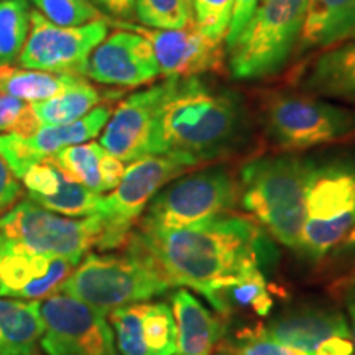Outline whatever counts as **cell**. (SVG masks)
<instances>
[{
  "label": "cell",
  "mask_w": 355,
  "mask_h": 355,
  "mask_svg": "<svg viewBox=\"0 0 355 355\" xmlns=\"http://www.w3.org/2000/svg\"><path fill=\"white\" fill-rule=\"evenodd\" d=\"M127 243L152 259L171 286H188L214 303L243 273L261 266L268 245L254 220L217 216L184 229L130 234Z\"/></svg>",
  "instance_id": "obj_1"
},
{
  "label": "cell",
  "mask_w": 355,
  "mask_h": 355,
  "mask_svg": "<svg viewBox=\"0 0 355 355\" xmlns=\"http://www.w3.org/2000/svg\"><path fill=\"white\" fill-rule=\"evenodd\" d=\"M158 115L159 155L191 166L242 152L254 139V119L241 92L201 76L170 78Z\"/></svg>",
  "instance_id": "obj_2"
},
{
  "label": "cell",
  "mask_w": 355,
  "mask_h": 355,
  "mask_svg": "<svg viewBox=\"0 0 355 355\" xmlns=\"http://www.w3.org/2000/svg\"><path fill=\"white\" fill-rule=\"evenodd\" d=\"M316 159L283 152L250 159L239 175V201L273 239L298 250Z\"/></svg>",
  "instance_id": "obj_3"
},
{
  "label": "cell",
  "mask_w": 355,
  "mask_h": 355,
  "mask_svg": "<svg viewBox=\"0 0 355 355\" xmlns=\"http://www.w3.org/2000/svg\"><path fill=\"white\" fill-rule=\"evenodd\" d=\"M125 254H89L58 291L73 296L107 316L123 306L144 303L171 288L157 263L125 243Z\"/></svg>",
  "instance_id": "obj_4"
},
{
  "label": "cell",
  "mask_w": 355,
  "mask_h": 355,
  "mask_svg": "<svg viewBox=\"0 0 355 355\" xmlns=\"http://www.w3.org/2000/svg\"><path fill=\"white\" fill-rule=\"evenodd\" d=\"M259 123L282 152H303L355 137L354 109L300 89L263 92L259 99Z\"/></svg>",
  "instance_id": "obj_5"
},
{
  "label": "cell",
  "mask_w": 355,
  "mask_h": 355,
  "mask_svg": "<svg viewBox=\"0 0 355 355\" xmlns=\"http://www.w3.org/2000/svg\"><path fill=\"white\" fill-rule=\"evenodd\" d=\"M308 0H260L227 46V73L237 81L275 76L296 51Z\"/></svg>",
  "instance_id": "obj_6"
},
{
  "label": "cell",
  "mask_w": 355,
  "mask_h": 355,
  "mask_svg": "<svg viewBox=\"0 0 355 355\" xmlns=\"http://www.w3.org/2000/svg\"><path fill=\"white\" fill-rule=\"evenodd\" d=\"M355 227V157L316 163L306 196V216L298 250L321 260Z\"/></svg>",
  "instance_id": "obj_7"
},
{
  "label": "cell",
  "mask_w": 355,
  "mask_h": 355,
  "mask_svg": "<svg viewBox=\"0 0 355 355\" xmlns=\"http://www.w3.org/2000/svg\"><path fill=\"white\" fill-rule=\"evenodd\" d=\"M239 201V180L225 166L176 178L155 194L139 219L141 232L184 229L232 211Z\"/></svg>",
  "instance_id": "obj_8"
},
{
  "label": "cell",
  "mask_w": 355,
  "mask_h": 355,
  "mask_svg": "<svg viewBox=\"0 0 355 355\" xmlns=\"http://www.w3.org/2000/svg\"><path fill=\"white\" fill-rule=\"evenodd\" d=\"M102 232L99 216L84 219L55 214L30 199H21L0 217V241L42 255L61 257L78 265L84 254L97 247Z\"/></svg>",
  "instance_id": "obj_9"
},
{
  "label": "cell",
  "mask_w": 355,
  "mask_h": 355,
  "mask_svg": "<svg viewBox=\"0 0 355 355\" xmlns=\"http://www.w3.org/2000/svg\"><path fill=\"white\" fill-rule=\"evenodd\" d=\"M193 168L173 155H152L132 162L125 168L121 183L109 196H102L99 211L102 232L99 250L125 245L146 206L159 189Z\"/></svg>",
  "instance_id": "obj_10"
},
{
  "label": "cell",
  "mask_w": 355,
  "mask_h": 355,
  "mask_svg": "<svg viewBox=\"0 0 355 355\" xmlns=\"http://www.w3.org/2000/svg\"><path fill=\"white\" fill-rule=\"evenodd\" d=\"M107 30L109 20L104 17L81 26H60L38 10H30L28 37L19 64L25 69L86 78L89 56L107 37Z\"/></svg>",
  "instance_id": "obj_11"
},
{
  "label": "cell",
  "mask_w": 355,
  "mask_h": 355,
  "mask_svg": "<svg viewBox=\"0 0 355 355\" xmlns=\"http://www.w3.org/2000/svg\"><path fill=\"white\" fill-rule=\"evenodd\" d=\"M44 355H117L104 314L63 291L42 303Z\"/></svg>",
  "instance_id": "obj_12"
},
{
  "label": "cell",
  "mask_w": 355,
  "mask_h": 355,
  "mask_svg": "<svg viewBox=\"0 0 355 355\" xmlns=\"http://www.w3.org/2000/svg\"><path fill=\"white\" fill-rule=\"evenodd\" d=\"M170 83L171 79L166 78L119 102L99 140L105 152L123 163L159 155L158 115Z\"/></svg>",
  "instance_id": "obj_13"
},
{
  "label": "cell",
  "mask_w": 355,
  "mask_h": 355,
  "mask_svg": "<svg viewBox=\"0 0 355 355\" xmlns=\"http://www.w3.org/2000/svg\"><path fill=\"white\" fill-rule=\"evenodd\" d=\"M123 28L140 33L152 44L159 74L165 78H196L207 73H227L224 40L204 35L191 24L180 30H158L123 24Z\"/></svg>",
  "instance_id": "obj_14"
},
{
  "label": "cell",
  "mask_w": 355,
  "mask_h": 355,
  "mask_svg": "<svg viewBox=\"0 0 355 355\" xmlns=\"http://www.w3.org/2000/svg\"><path fill=\"white\" fill-rule=\"evenodd\" d=\"M159 76L152 44L140 33L119 30L104 38L87 60L86 78L115 87H139Z\"/></svg>",
  "instance_id": "obj_15"
},
{
  "label": "cell",
  "mask_w": 355,
  "mask_h": 355,
  "mask_svg": "<svg viewBox=\"0 0 355 355\" xmlns=\"http://www.w3.org/2000/svg\"><path fill=\"white\" fill-rule=\"evenodd\" d=\"M76 268L61 257L42 255L0 241V296L38 301L60 290Z\"/></svg>",
  "instance_id": "obj_16"
},
{
  "label": "cell",
  "mask_w": 355,
  "mask_h": 355,
  "mask_svg": "<svg viewBox=\"0 0 355 355\" xmlns=\"http://www.w3.org/2000/svg\"><path fill=\"white\" fill-rule=\"evenodd\" d=\"M300 91L355 105V35L319 51L296 76Z\"/></svg>",
  "instance_id": "obj_17"
},
{
  "label": "cell",
  "mask_w": 355,
  "mask_h": 355,
  "mask_svg": "<svg viewBox=\"0 0 355 355\" xmlns=\"http://www.w3.org/2000/svg\"><path fill=\"white\" fill-rule=\"evenodd\" d=\"M265 332L278 344L314 355L331 337H350L347 319L334 308H303L275 318Z\"/></svg>",
  "instance_id": "obj_18"
},
{
  "label": "cell",
  "mask_w": 355,
  "mask_h": 355,
  "mask_svg": "<svg viewBox=\"0 0 355 355\" xmlns=\"http://www.w3.org/2000/svg\"><path fill=\"white\" fill-rule=\"evenodd\" d=\"M355 35V0H308L296 51H324Z\"/></svg>",
  "instance_id": "obj_19"
},
{
  "label": "cell",
  "mask_w": 355,
  "mask_h": 355,
  "mask_svg": "<svg viewBox=\"0 0 355 355\" xmlns=\"http://www.w3.org/2000/svg\"><path fill=\"white\" fill-rule=\"evenodd\" d=\"M171 303L178 329L176 355H211L222 336L217 318L186 290H178Z\"/></svg>",
  "instance_id": "obj_20"
},
{
  "label": "cell",
  "mask_w": 355,
  "mask_h": 355,
  "mask_svg": "<svg viewBox=\"0 0 355 355\" xmlns=\"http://www.w3.org/2000/svg\"><path fill=\"white\" fill-rule=\"evenodd\" d=\"M40 301L0 298V355H43Z\"/></svg>",
  "instance_id": "obj_21"
},
{
  "label": "cell",
  "mask_w": 355,
  "mask_h": 355,
  "mask_svg": "<svg viewBox=\"0 0 355 355\" xmlns=\"http://www.w3.org/2000/svg\"><path fill=\"white\" fill-rule=\"evenodd\" d=\"M115 91H101L83 78L81 81L66 89L63 94L48 101L32 104L33 112L43 125H64L96 109L99 104H110V99L117 97Z\"/></svg>",
  "instance_id": "obj_22"
},
{
  "label": "cell",
  "mask_w": 355,
  "mask_h": 355,
  "mask_svg": "<svg viewBox=\"0 0 355 355\" xmlns=\"http://www.w3.org/2000/svg\"><path fill=\"white\" fill-rule=\"evenodd\" d=\"M112 115V105L102 104L78 121L64 125H43L28 144L43 159L51 157L58 150L71 145H81L99 135Z\"/></svg>",
  "instance_id": "obj_23"
},
{
  "label": "cell",
  "mask_w": 355,
  "mask_h": 355,
  "mask_svg": "<svg viewBox=\"0 0 355 355\" xmlns=\"http://www.w3.org/2000/svg\"><path fill=\"white\" fill-rule=\"evenodd\" d=\"M81 79L73 74L13 68L10 64L0 66V92L30 104L63 94L66 89L74 86Z\"/></svg>",
  "instance_id": "obj_24"
},
{
  "label": "cell",
  "mask_w": 355,
  "mask_h": 355,
  "mask_svg": "<svg viewBox=\"0 0 355 355\" xmlns=\"http://www.w3.org/2000/svg\"><path fill=\"white\" fill-rule=\"evenodd\" d=\"M212 306L222 314H227L230 309L235 308L252 309L257 316H268L273 308V300L260 266L250 268L232 286L220 291Z\"/></svg>",
  "instance_id": "obj_25"
},
{
  "label": "cell",
  "mask_w": 355,
  "mask_h": 355,
  "mask_svg": "<svg viewBox=\"0 0 355 355\" xmlns=\"http://www.w3.org/2000/svg\"><path fill=\"white\" fill-rule=\"evenodd\" d=\"M105 150L99 144L71 145L48 157L66 180L87 186L102 194L99 163Z\"/></svg>",
  "instance_id": "obj_26"
},
{
  "label": "cell",
  "mask_w": 355,
  "mask_h": 355,
  "mask_svg": "<svg viewBox=\"0 0 355 355\" xmlns=\"http://www.w3.org/2000/svg\"><path fill=\"white\" fill-rule=\"evenodd\" d=\"M26 199L38 204L43 209L61 214L66 217H89L99 211L102 194L87 186L74 183L63 176L60 188L51 196H37V194L26 193Z\"/></svg>",
  "instance_id": "obj_27"
},
{
  "label": "cell",
  "mask_w": 355,
  "mask_h": 355,
  "mask_svg": "<svg viewBox=\"0 0 355 355\" xmlns=\"http://www.w3.org/2000/svg\"><path fill=\"white\" fill-rule=\"evenodd\" d=\"M30 26L28 0L0 2V66L19 60Z\"/></svg>",
  "instance_id": "obj_28"
},
{
  "label": "cell",
  "mask_w": 355,
  "mask_h": 355,
  "mask_svg": "<svg viewBox=\"0 0 355 355\" xmlns=\"http://www.w3.org/2000/svg\"><path fill=\"white\" fill-rule=\"evenodd\" d=\"M141 332L150 355H176L178 329L173 311L166 303H146Z\"/></svg>",
  "instance_id": "obj_29"
},
{
  "label": "cell",
  "mask_w": 355,
  "mask_h": 355,
  "mask_svg": "<svg viewBox=\"0 0 355 355\" xmlns=\"http://www.w3.org/2000/svg\"><path fill=\"white\" fill-rule=\"evenodd\" d=\"M135 17L140 24L158 30H180L194 24L186 0H135Z\"/></svg>",
  "instance_id": "obj_30"
},
{
  "label": "cell",
  "mask_w": 355,
  "mask_h": 355,
  "mask_svg": "<svg viewBox=\"0 0 355 355\" xmlns=\"http://www.w3.org/2000/svg\"><path fill=\"white\" fill-rule=\"evenodd\" d=\"M146 303H135L123 306L109 314L110 326L122 355H150L146 350L144 332H141V318H144Z\"/></svg>",
  "instance_id": "obj_31"
},
{
  "label": "cell",
  "mask_w": 355,
  "mask_h": 355,
  "mask_svg": "<svg viewBox=\"0 0 355 355\" xmlns=\"http://www.w3.org/2000/svg\"><path fill=\"white\" fill-rule=\"evenodd\" d=\"M46 20L60 26H81L102 19L91 0H32Z\"/></svg>",
  "instance_id": "obj_32"
},
{
  "label": "cell",
  "mask_w": 355,
  "mask_h": 355,
  "mask_svg": "<svg viewBox=\"0 0 355 355\" xmlns=\"http://www.w3.org/2000/svg\"><path fill=\"white\" fill-rule=\"evenodd\" d=\"M191 10L198 30L225 42L232 21L234 0H191Z\"/></svg>",
  "instance_id": "obj_33"
},
{
  "label": "cell",
  "mask_w": 355,
  "mask_h": 355,
  "mask_svg": "<svg viewBox=\"0 0 355 355\" xmlns=\"http://www.w3.org/2000/svg\"><path fill=\"white\" fill-rule=\"evenodd\" d=\"M40 127L42 123L30 102L0 92V132H10L24 139H30Z\"/></svg>",
  "instance_id": "obj_34"
},
{
  "label": "cell",
  "mask_w": 355,
  "mask_h": 355,
  "mask_svg": "<svg viewBox=\"0 0 355 355\" xmlns=\"http://www.w3.org/2000/svg\"><path fill=\"white\" fill-rule=\"evenodd\" d=\"M0 158L7 163L13 175L19 180L28 171L30 166L42 162V157L30 146L28 139L15 135V133H0Z\"/></svg>",
  "instance_id": "obj_35"
},
{
  "label": "cell",
  "mask_w": 355,
  "mask_h": 355,
  "mask_svg": "<svg viewBox=\"0 0 355 355\" xmlns=\"http://www.w3.org/2000/svg\"><path fill=\"white\" fill-rule=\"evenodd\" d=\"M61 180H63V175L50 158H44L42 162L35 163L21 178L28 193L37 194V196H51V194H55L60 188Z\"/></svg>",
  "instance_id": "obj_36"
},
{
  "label": "cell",
  "mask_w": 355,
  "mask_h": 355,
  "mask_svg": "<svg viewBox=\"0 0 355 355\" xmlns=\"http://www.w3.org/2000/svg\"><path fill=\"white\" fill-rule=\"evenodd\" d=\"M230 355H309L301 350L278 344L266 334L265 329L242 336Z\"/></svg>",
  "instance_id": "obj_37"
},
{
  "label": "cell",
  "mask_w": 355,
  "mask_h": 355,
  "mask_svg": "<svg viewBox=\"0 0 355 355\" xmlns=\"http://www.w3.org/2000/svg\"><path fill=\"white\" fill-rule=\"evenodd\" d=\"M21 194H24V189H21L20 180L0 158V217L15 206Z\"/></svg>",
  "instance_id": "obj_38"
},
{
  "label": "cell",
  "mask_w": 355,
  "mask_h": 355,
  "mask_svg": "<svg viewBox=\"0 0 355 355\" xmlns=\"http://www.w3.org/2000/svg\"><path fill=\"white\" fill-rule=\"evenodd\" d=\"M99 173H101V188L102 193L105 191H112L121 183L123 173H125V165L122 159L115 158L114 155L105 152L104 157L101 158L99 163Z\"/></svg>",
  "instance_id": "obj_39"
},
{
  "label": "cell",
  "mask_w": 355,
  "mask_h": 355,
  "mask_svg": "<svg viewBox=\"0 0 355 355\" xmlns=\"http://www.w3.org/2000/svg\"><path fill=\"white\" fill-rule=\"evenodd\" d=\"M260 0H234V13H232V21H230V28L227 37H225V44H229L237 38V35L242 32L243 26L247 25V21L250 20V17L254 15L257 6H259Z\"/></svg>",
  "instance_id": "obj_40"
},
{
  "label": "cell",
  "mask_w": 355,
  "mask_h": 355,
  "mask_svg": "<svg viewBox=\"0 0 355 355\" xmlns=\"http://www.w3.org/2000/svg\"><path fill=\"white\" fill-rule=\"evenodd\" d=\"M97 10L117 20H130L135 17V0H92Z\"/></svg>",
  "instance_id": "obj_41"
},
{
  "label": "cell",
  "mask_w": 355,
  "mask_h": 355,
  "mask_svg": "<svg viewBox=\"0 0 355 355\" xmlns=\"http://www.w3.org/2000/svg\"><path fill=\"white\" fill-rule=\"evenodd\" d=\"M314 355H354L350 337H331L316 349Z\"/></svg>",
  "instance_id": "obj_42"
},
{
  "label": "cell",
  "mask_w": 355,
  "mask_h": 355,
  "mask_svg": "<svg viewBox=\"0 0 355 355\" xmlns=\"http://www.w3.org/2000/svg\"><path fill=\"white\" fill-rule=\"evenodd\" d=\"M345 308H347L349 314V327H350V337L355 343V279L352 285L347 288V293H345Z\"/></svg>",
  "instance_id": "obj_43"
},
{
  "label": "cell",
  "mask_w": 355,
  "mask_h": 355,
  "mask_svg": "<svg viewBox=\"0 0 355 355\" xmlns=\"http://www.w3.org/2000/svg\"><path fill=\"white\" fill-rule=\"evenodd\" d=\"M337 254L343 255V257H354L355 255V227L352 229V232H350L347 237H345V241L340 243L339 247H337Z\"/></svg>",
  "instance_id": "obj_44"
},
{
  "label": "cell",
  "mask_w": 355,
  "mask_h": 355,
  "mask_svg": "<svg viewBox=\"0 0 355 355\" xmlns=\"http://www.w3.org/2000/svg\"><path fill=\"white\" fill-rule=\"evenodd\" d=\"M0 2H10V0H0Z\"/></svg>",
  "instance_id": "obj_45"
},
{
  "label": "cell",
  "mask_w": 355,
  "mask_h": 355,
  "mask_svg": "<svg viewBox=\"0 0 355 355\" xmlns=\"http://www.w3.org/2000/svg\"><path fill=\"white\" fill-rule=\"evenodd\" d=\"M186 2H188V3H189V6H191V0H186Z\"/></svg>",
  "instance_id": "obj_46"
},
{
  "label": "cell",
  "mask_w": 355,
  "mask_h": 355,
  "mask_svg": "<svg viewBox=\"0 0 355 355\" xmlns=\"http://www.w3.org/2000/svg\"><path fill=\"white\" fill-rule=\"evenodd\" d=\"M354 279H355V277H354V278H352V282H354Z\"/></svg>",
  "instance_id": "obj_47"
}]
</instances>
